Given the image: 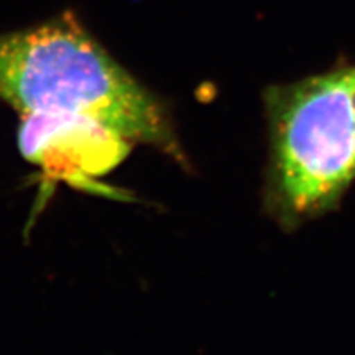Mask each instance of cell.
Returning a JSON list of instances; mask_svg holds the SVG:
<instances>
[{"label": "cell", "mask_w": 355, "mask_h": 355, "mask_svg": "<svg viewBox=\"0 0 355 355\" xmlns=\"http://www.w3.org/2000/svg\"><path fill=\"white\" fill-rule=\"evenodd\" d=\"M0 101L21 115H86L184 162L166 105L71 13L0 35Z\"/></svg>", "instance_id": "cell-1"}, {"label": "cell", "mask_w": 355, "mask_h": 355, "mask_svg": "<svg viewBox=\"0 0 355 355\" xmlns=\"http://www.w3.org/2000/svg\"><path fill=\"white\" fill-rule=\"evenodd\" d=\"M265 209L293 230L339 207L355 181V64L265 89Z\"/></svg>", "instance_id": "cell-2"}, {"label": "cell", "mask_w": 355, "mask_h": 355, "mask_svg": "<svg viewBox=\"0 0 355 355\" xmlns=\"http://www.w3.org/2000/svg\"><path fill=\"white\" fill-rule=\"evenodd\" d=\"M132 141L99 121L68 112L21 115L19 150L51 181L97 189V180L117 168Z\"/></svg>", "instance_id": "cell-3"}]
</instances>
